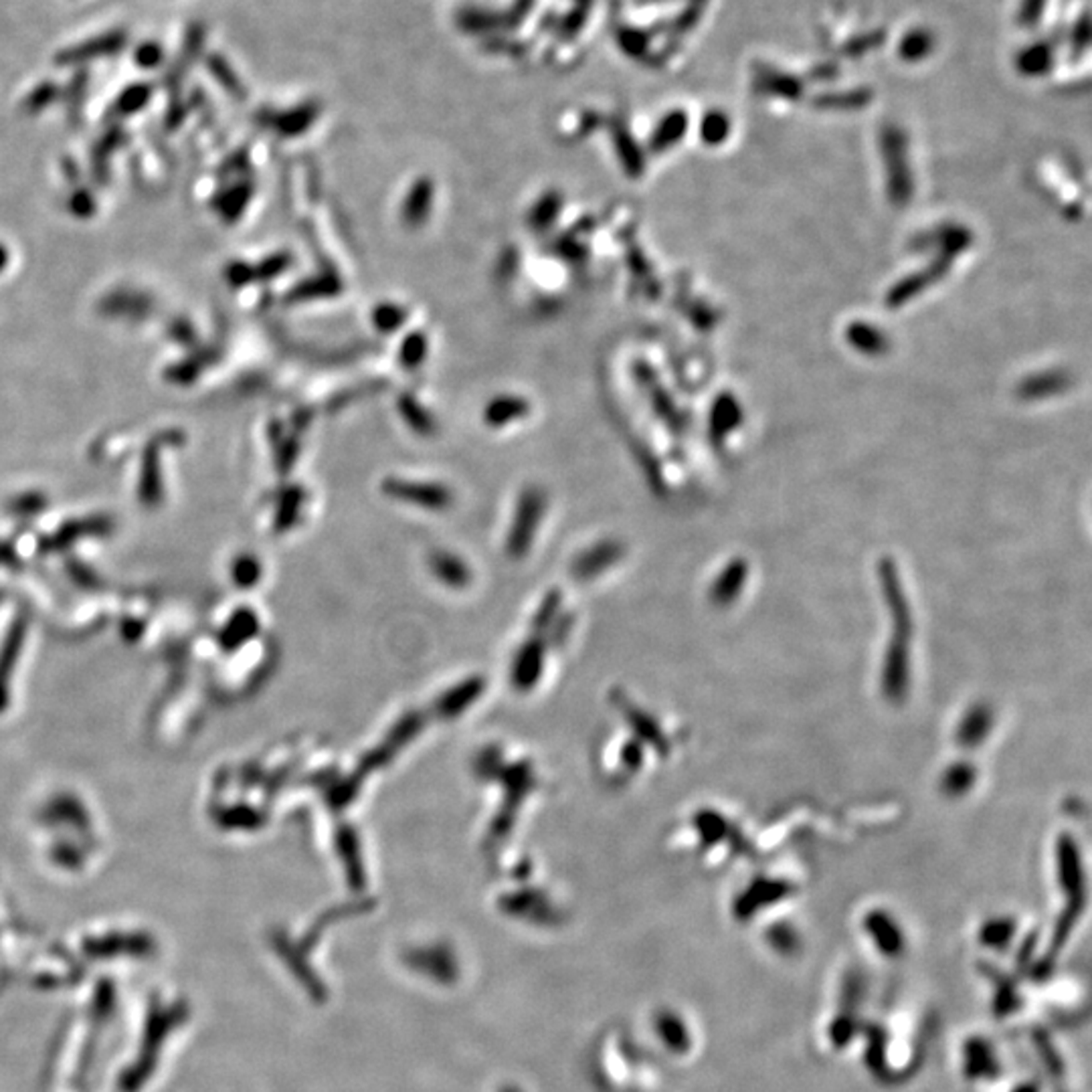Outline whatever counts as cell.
<instances>
[{
	"mask_svg": "<svg viewBox=\"0 0 1092 1092\" xmlns=\"http://www.w3.org/2000/svg\"><path fill=\"white\" fill-rule=\"evenodd\" d=\"M29 630V621L25 615H19L8 627L5 635V642L0 646V712L7 711L10 702V678L19 664V656L25 646V637Z\"/></svg>",
	"mask_w": 1092,
	"mask_h": 1092,
	"instance_id": "cell-1",
	"label": "cell"
},
{
	"mask_svg": "<svg viewBox=\"0 0 1092 1092\" xmlns=\"http://www.w3.org/2000/svg\"><path fill=\"white\" fill-rule=\"evenodd\" d=\"M113 530V522L108 516H89L72 520L63 525V528L57 530L53 537L45 539L41 542L43 553H60L75 544L79 539L86 537H108Z\"/></svg>",
	"mask_w": 1092,
	"mask_h": 1092,
	"instance_id": "cell-2",
	"label": "cell"
},
{
	"mask_svg": "<svg viewBox=\"0 0 1092 1092\" xmlns=\"http://www.w3.org/2000/svg\"><path fill=\"white\" fill-rule=\"evenodd\" d=\"M886 153H888V184H890V196L892 201L897 205H904L909 201V196L912 193L911 187V172H909V165H906V153H904V142H902V136L900 134H892L886 136Z\"/></svg>",
	"mask_w": 1092,
	"mask_h": 1092,
	"instance_id": "cell-3",
	"label": "cell"
},
{
	"mask_svg": "<svg viewBox=\"0 0 1092 1092\" xmlns=\"http://www.w3.org/2000/svg\"><path fill=\"white\" fill-rule=\"evenodd\" d=\"M43 821L65 823V826H73L77 830H87L89 826L86 807L79 804V799L72 795H60L51 799V804L43 811Z\"/></svg>",
	"mask_w": 1092,
	"mask_h": 1092,
	"instance_id": "cell-4",
	"label": "cell"
},
{
	"mask_svg": "<svg viewBox=\"0 0 1092 1092\" xmlns=\"http://www.w3.org/2000/svg\"><path fill=\"white\" fill-rule=\"evenodd\" d=\"M255 632H258V618H255L253 611L241 609L229 619V623L223 627V632L219 633V644L225 652H231V649H237L239 646L246 644Z\"/></svg>",
	"mask_w": 1092,
	"mask_h": 1092,
	"instance_id": "cell-5",
	"label": "cell"
},
{
	"mask_svg": "<svg viewBox=\"0 0 1092 1092\" xmlns=\"http://www.w3.org/2000/svg\"><path fill=\"white\" fill-rule=\"evenodd\" d=\"M140 499L146 506H156L162 499V480L158 468V456L154 447H148L144 453L142 480H140Z\"/></svg>",
	"mask_w": 1092,
	"mask_h": 1092,
	"instance_id": "cell-6",
	"label": "cell"
},
{
	"mask_svg": "<svg viewBox=\"0 0 1092 1092\" xmlns=\"http://www.w3.org/2000/svg\"><path fill=\"white\" fill-rule=\"evenodd\" d=\"M740 421V406L735 399H730L728 394H725L723 399H718L714 409H712V433L716 437H726L730 432H733V427L739 425Z\"/></svg>",
	"mask_w": 1092,
	"mask_h": 1092,
	"instance_id": "cell-7",
	"label": "cell"
},
{
	"mask_svg": "<svg viewBox=\"0 0 1092 1092\" xmlns=\"http://www.w3.org/2000/svg\"><path fill=\"white\" fill-rule=\"evenodd\" d=\"M1052 57L1054 53L1048 45H1032V47H1026L1019 53L1018 67L1021 73L1030 77L1044 75L1052 65Z\"/></svg>",
	"mask_w": 1092,
	"mask_h": 1092,
	"instance_id": "cell-8",
	"label": "cell"
},
{
	"mask_svg": "<svg viewBox=\"0 0 1092 1092\" xmlns=\"http://www.w3.org/2000/svg\"><path fill=\"white\" fill-rule=\"evenodd\" d=\"M847 340L856 346V351L866 354H880L886 348L885 334H880V330L872 328L870 324H854L847 330Z\"/></svg>",
	"mask_w": 1092,
	"mask_h": 1092,
	"instance_id": "cell-9",
	"label": "cell"
},
{
	"mask_svg": "<svg viewBox=\"0 0 1092 1092\" xmlns=\"http://www.w3.org/2000/svg\"><path fill=\"white\" fill-rule=\"evenodd\" d=\"M1068 387V377H1064L1062 373H1045V375H1038L1030 380H1026L1024 385L1019 387V394H1024L1028 399H1040L1042 394H1052V393H1059L1062 389Z\"/></svg>",
	"mask_w": 1092,
	"mask_h": 1092,
	"instance_id": "cell-10",
	"label": "cell"
},
{
	"mask_svg": "<svg viewBox=\"0 0 1092 1092\" xmlns=\"http://www.w3.org/2000/svg\"><path fill=\"white\" fill-rule=\"evenodd\" d=\"M526 409V403L520 401V399H498L492 401L490 406L486 409V419L490 425H504L508 421H514L518 417L525 415Z\"/></svg>",
	"mask_w": 1092,
	"mask_h": 1092,
	"instance_id": "cell-11",
	"label": "cell"
},
{
	"mask_svg": "<svg viewBox=\"0 0 1092 1092\" xmlns=\"http://www.w3.org/2000/svg\"><path fill=\"white\" fill-rule=\"evenodd\" d=\"M700 134H702V140L706 144H723L728 134H730V120L728 115L723 112H711L702 120V127H700Z\"/></svg>",
	"mask_w": 1092,
	"mask_h": 1092,
	"instance_id": "cell-12",
	"label": "cell"
},
{
	"mask_svg": "<svg viewBox=\"0 0 1092 1092\" xmlns=\"http://www.w3.org/2000/svg\"><path fill=\"white\" fill-rule=\"evenodd\" d=\"M931 49H933L931 34H928L926 31H921V29L911 31L900 43V55L909 61L925 60V55H928V51Z\"/></svg>",
	"mask_w": 1092,
	"mask_h": 1092,
	"instance_id": "cell-13",
	"label": "cell"
},
{
	"mask_svg": "<svg viewBox=\"0 0 1092 1092\" xmlns=\"http://www.w3.org/2000/svg\"><path fill=\"white\" fill-rule=\"evenodd\" d=\"M231 577H233V583L237 587H243V589L253 587L261 577L260 563L255 561V556L241 554L233 561V566H231Z\"/></svg>",
	"mask_w": 1092,
	"mask_h": 1092,
	"instance_id": "cell-14",
	"label": "cell"
},
{
	"mask_svg": "<svg viewBox=\"0 0 1092 1092\" xmlns=\"http://www.w3.org/2000/svg\"><path fill=\"white\" fill-rule=\"evenodd\" d=\"M406 201H415V205H405V219L411 225L421 223L427 208L432 206V187H417Z\"/></svg>",
	"mask_w": 1092,
	"mask_h": 1092,
	"instance_id": "cell-15",
	"label": "cell"
},
{
	"mask_svg": "<svg viewBox=\"0 0 1092 1092\" xmlns=\"http://www.w3.org/2000/svg\"><path fill=\"white\" fill-rule=\"evenodd\" d=\"M684 118L682 115H670V118L661 124L659 127V134L656 138V142L659 148H668L672 144H676L680 140V136L684 132Z\"/></svg>",
	"mask_w": 1092,
	"mask_h": 1092,
	"instance_id": "cell-16",
	"label": "cell"
},
{
	"mask_svg": "<svg viewBox=\"0 0 1092 1092\" xmlns=\"http://www.w3.org/2000/svg\"><path fill=\"white\" fill-rule=\"evenodd\" d=\"M45 506H47V499H45L41 494H25V496L13 499V504H10L13 513L20 514V516L39 514V513H43Z\"/></svg>",
	"mask_w": 1092,
	"mask_h": 1092,
	"instance_id": "cell-17",
	"label": "cell"
},
{
	"mask_svg": "<svg viewBox=\"0 0 1092 1092\" xmlns=\"http://www.w3.org/2000/svg\"><path fill=\"white\" fill-rule=\"evenodd\" d=\"M67 571H69V577H72L81 589H89L91 591V589H98L101 585L100 579L94 573H91L86 565L72 563V565L67 566Z\"/></svg>",
	"mask_w": 1092,
	"mask_h": 1092,
	"instance_id": "cell-18",
	"label": "cell"
},
{
	"mask_svg": "<svg viewBox=\"0 0 1092 1092\" xmlns=\"http://www.w3.org/2000/svg\"><path fill=\"white\" fill-rule=\"evenodd\" d=\"M1045 3H1048V0H1021L1019 19L1021 22H1026L1024 27H1033V22L1040 20L1042 13L1045 10Z\"/></svg>",
	"mask_w": 1092,
	"mask_h": 1092,
	"instance_id": "cell-19",
	"label": "cell"
},
{
	"mask_svg": "<svg viewBox=\"0 0 1092 1092\" xmlns=\"http://www.w3.org/2000/svg\"><path fill=\"white\" fill-rule=\"evenodd\" d=\"M0 565H5L8 568H17L20 565V561H19V556H17L13 546L0 542Z\"/></svg>",
	"mask_w": 1092,
	"mask_h": 1092,
	"instance_id": "cell-20",
	"label": "cell"
},
{
	"mask_svg": "<svg viewBox=\"0 0 1092 1092\" xmlns=\"http://www.w3.org/2000/svg\"><path fill=\"white\" fill-rule=\"evenodd\" d=\"M7 261H8V255H7V249H5V247H0V272H3V270H5V265H7Z\"/></svg>",
	"mask_w": 1092,
	"mask_h": 1092,
	"instance_id": "cell-21",
	"label": "cell"
},
{
	"mask_svg": "<svg viewBox=\"0 0 1092 1092\" xmlns=\"http://www.w3.org/2000/svg\"><path fill=\"white\" fill-rule=\"evenodd\" d=\"M0 597H3V595H0Z\"/></svg>",
	"mask_w": 1092,
	"mask_h": 1092,
	"instance_id": "cell-22",
	"label": "cell"
}]
</instances>
